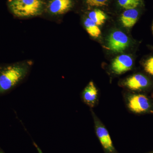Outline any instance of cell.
<instances>
[{"mask_svg": "<svg viewBox=\"0 0 153 153\" xmlns=\"http://www.w3.org/2000/svg\"><path fill=\"white\" fill-rule=\"evenodd\" d=\"M27 63H19L0 69V94L13 88L25 78L29 71Z\"/></svg>", "mask_w": 153, "mask_h": 153, "instance_id": "cell-1", "label": "cell"}, {"mask_svg": "<svg viewBox=\"0 0 153 153\" xmlns=\"http://www.w3.org/2000/svg\"><path fill=\"white\" fill-rule=\"evenodd\" d=\"M43 5L41 0H13L10 3V7L15 16L26 18L41 14Z\"/></svg>", "mask_w": 153, "mask_h": 153, "instance_id": "cell-2", "label": "cell"}, {"mask_svg": "<svg viewBox=\"0 0 153 153\" xmlns=\"http://www.w3.org/2000/svg\"><path fill=\"white\" fill-rule=\"evenodd\" d=\"M96 134L105 153H118L116 149L109 133L100 120L92 111Z\"/></svg>", "mask_w": 153, "mask_h": 153, "instance_id": "cell-3", "label": "cell"}, {"mask_svg": "<svg viewBox=\"0 0 153 153\" xmlns=\"http://www.w3.org/2000/svg\"><path fill=\"white\" fill-rule=\"evenodd\" d=\"M107 42L108 48L112 52L117 53L123 52L129 44L128 37L120 31L111 33L108 36Z\"/></svg>", "mask_w": 153, "mask_h": 153, "instance_id": "cell-4", "label": "cell"}, {"mask_svg": "<svg viewBox=\"0 0 153 153\" xmlns=\"http://www.w3.org/2000/svg\"><path fill=\"white\" fill-rule=\"evenodd\" d=\"M127 105L130 110L138 114L146 112L151 107L149 99L146 96L141 94L129 96L127 99Z\"/></svg>", "mask_w": 153, "mask_h": 153, "instance_id": "cell-5", "label": "cell"}, {"mask_svg": "<svg viewBox=\"0 0 153 153\" xmlns=\"http://www.w3.org/2000/svg\"><path fill=\"white\" fill-rule=\"evenodd\" d=\"M133 61L128 55H119L113 60L111 69L113 72L117 74H123L131 69Z\"/></svg>", "mask_w": 153, "mask_h": 153, "instance_id": "cell-6", "label": "cell"}, {"mask_svg": "<svg viewBox=\"0 0 153 153\" xmlns=\"http://www.w3.org/2000/svg\"><path fill=\"white\" fill-rule=\"evenodd\" d=\"M149 82L147 78L141 74H136L126 79L124 85L132 91L142 90L148 86Z\"/></svg>", "mask_w": 153, "mask_h": 153, "instance_id": "cell-7", "label": "cell"}, {"mask_svg": "<svg viewBox=\"0 0 153 153\" xmlns=\"http://www.w3.org/2000/svg\"><path fill=\"white\" fill-rule=\"evenodd\" d=\"M82 97L83 102L88 106L91 108L95 106L98 98V90L93 81L89 82L84 88Z\"/></svg>", "mask_w": 153, "mask_h": 153, "instance_id": "cell-8", "label": "cell"}, {"mask_svg": "<svg viewBox=\"0 0 153 153\" xmlns=\"http://www.w3.org/2000/svg\"><path fill=\"white\" fill-rule=\"evenodd\" d=\"M71 0H52L49 3V10L54 15H61L67 12L71 8Z\"/></svg>", "mask_w": 153, "mask_h": 153, "instance_id": "cell-9", "label": "cell"}, {"mask_svg": "<svg viewBox=\"0 0 153 153\" xmlns=\"http://www.w3.org/2000/svg\"><path fill=\"white\" fill-rule=\"evenodd\" d=\"M139 13L135 9L126 10L122 14L120 21L123 27L131 28L136 23Z\"/></svg>", "mask_w": 153, "mask_h": 153, "instance_id": "cell-10", "label": "cell"}, {"mask_svg": "<svg viewBox=\"0 0 153 153\" xmlns=\"http://www.w3.org/2000/svg\"><path fill=\"white\" fill-rule=\"evenodd\" d=\"M85 30L88 34L94 38H98L101 35V32L98 25L89 18H87L84 22Z\"/></svg>", "mask_w": 153, "mask_h": 153, "instance_id": "cell-11", "label": "cell"}, {"mask_svg": "<svg viewBox=\"0 0 153 153\" xmlns=\"http://www.w3.org/2000/svg\"><path fill=\"white\" fill-rule=\"evenodd\" d=\"M88 18L92 20L97 25L100 26L104 24L107 17L103 11L100 10H94L89 13Z\"/></svg>", "mask_w": 153, "mask_h": 153, "instance_id": "cell-12", "label": "cell"}, {"mask_svg": "<svg viewBox=\"0 0 153 153\" xmlns=\"http://www.w3.org/2000/svg\"><path fill=\"white\" fill-rule=\"evenodd\" d=\"M119 4L126 10L135 9L139 6L141 0H118Z\"/></svg>", "mask_w": 153, "mask_h": 153, "instance_id": "cell-13", "label": "cell"}, {"mask_svg": "<svg viewBox=\"0 0 153 153\" xmlns=\"http://www.w3.org/2000/svg\"><path fill=\"white\" fill-rule=\"evenodd\" d=\"M144 67L146 72L153 76V57H150L145 61Z\"/></svg>", "mask_w": 153, "mask_h": 153, "instance_id": "cell-14", "label": "cell"}, {"mask_svg": "<svg viewBox=\"0 0 153 153\" xmlns=\"http://www.w3.org/2000/svg\"><path fill=\"white\" fill-rule=\"evenodd\" d=\"M108 0H88L86 4L91 7H102L106 5Z\"/></svg>", "mask_w": 153, "mask_h": 153, "instance_id": "cell-15", "label": "cell"}, {"mask_svg": "<svg viewBox=\"0 0 153 153\" xmlns=\"http://www.w3.org/2000/svg\"><path fill=\"white\" fill-rule=\"evenodd\" d=\"M33 145L35 146V147L37 149V151H38V153H43V152H42V150L40 149V148L38 147V145H37V144L36 143L33 142Z\"/></svg>", "mask_w": 153, "mask_h": 153, "instance_id": "cell-16", "label": "cell"}, {"mask_svg": "<svg viewBox=\"0 0 153 153\" xmlns=\"http://www.w3.org/2000/svg\"><path fill=\"white\" fill-rule=\"evenodd\" d=\"M0 153H5L1 147H0Z\"/></svg>", "mask_w": 153, "mask_h": 153, "instance_id": "cell-17", "label": "cell"}, {"mask_svg": "<svg viewBox=\"0 0 153 153\" xmlns=\"http://www.w3.org/2000/svg\"><path fill=\"white\" fill-rule=\"evenodd\" d=\"M152 30L153 34V25L152 26Z\"/></svg>", "mask_w": 153, "mask_h": 153, "instance_id": "cell-18", "label": "cell"}, {"mask_svg": "<svg viewBox=\"0 0 153 153\" xmlns=\"http://www.w3.org/2000/svg\"><path fill=\"white\" fill-rule=\"evenodd\" d=\"M88 1V0H86V1Z\"/></svg>", "mask_w": 153, "mask_h": 153, "instance_id": "cell-19", "label": "cell"}]
</instances>
